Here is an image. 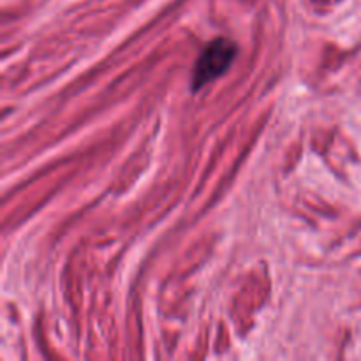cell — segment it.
I'll use <instances>...</instances> for the list:
<instances>
[{"instance_id": "obj_1", "label": "cell", "mask_w": 361, "mask_h": 361, "mask_svg": "<svg viewBox=\"0 0 361 361\" xmlns=\"http://www.w3.org/2000/svg\"><path fill=\"white\" fill-rule=\"evenodd\" d=\"M236 56V44L229 39L221 37L212 41L197 59L192 73V88L200 90L212 80L228 71Z\"/></svg>"}]
</instances>
